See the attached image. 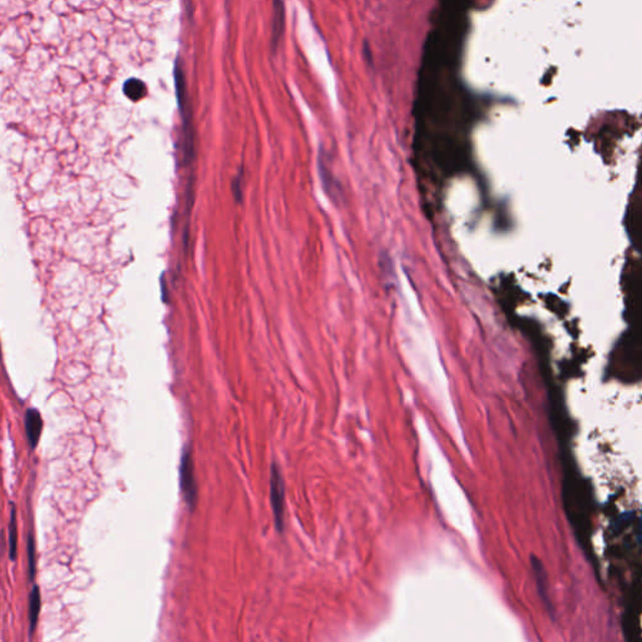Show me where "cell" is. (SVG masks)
Segmentation results:
<instances>
[{"label": "cell", "instance_id": "cell-1", "mask_svg": "<svg viewBox=\"0 0 642 642\" xmlns=\"http://www.w3.org/2000/svg\"><path fill=\"white\" fill-rule=\"evenodd\" d=\"M24 425H25V432H27L30 446L34 449L38 446V442L42 435L43 419L41 411H36L34 408L28 409L24 416Z\"/></svg>", "mask_w": 642, "mask_h": 642}, {"label": "cell", "instance_id": "cell-2", "mask_svg": "<svg viewBox=\"0 0 642 642\" xmlns=\"http://www.w3.org/2000/svg\"><path fill=\"white\" fill-rule=\"evenodd\" d=\"M39 613H41V589L38 587V585H34L29 597L30 634H33V631L36 629V622L39 619Z\"/></svg>", "mask_w": 642, "mask_h": 642}, {"label": "cell", "instance_id": "cell-3", "mask_svg": "<svg viewBox=\"0 0 642 642\" xmlns=\"http://www.w3.org/2000/svg\"><path fill=\"white\" fill-rule=\"evenodd\" d=\"M9 557L12 561L17 559V519H15V507H13L12 517L9 524Z\"/></svg>", "mask_w": 642, "mask_h": 642}, {"label": "cell", "instance_id": "cell-4", "mask_svg": "<svg viewBox=\"0 0 642 642\" xmlns=\"http://www.w3.org/2000/svg\"><path fill=\"white\" fill-rule=\"evenodd\" d=\"M36 546H34V540L33 535L30 533L28 538V559H29V578L33 581L34 578V572H36Z\"/></svg>", "mask_w": 642, "mask_h": 642}]
</instances>
